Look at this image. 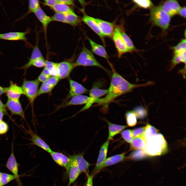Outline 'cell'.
<instances>
[{
  "label": "cell",
  "instance_id": "6da1fadb",
  "mask_svg": "<svg viewBox=\"0 0 186 186\" xmlns=\"http://www.w3.org/2000/svg\"><path fill=\"white\" fill-rule=\"evenodd\" d=\"M112 70V74L110 85L105 96L102 98L98 104L102 106L101 110L107 111L111 103L119 97L131 92L136 88L153 85V82L150 81L140 84L131 83L125 79L116 70L113 65L108 61Z\"/></svg>",
  "mask_w": 186,
  "mask_h": 186
},
{
  "label": "cell",
  "instance_id": "7a4b0ae2",
  "mask_svg": "<svg viewBox=\"0 0 186 186\" xmlns=\"http://www.w3.org/2000/svg\"><path fill=\"white\" fill-rule=\"evenodd\" d=\"M144 150L147 155H161L167 151V143L163 135L158 133L147 142Z\"/></svg>",
  "mask_w": 186,
  "mask_h": 186
},
{
  "label": "cell",
  "instance_id": "3957f363",
  "mask_svg": "<svg viewBox=\"0 0 186 186\" xmlns=\"http://www.w3.org/2000/svg\"><path fill=\"white\" fill-rule=\"evenodd\" d=\"M73 63L75 68L80 66H96L103 69L108 73H110L109 70L97 61L92 52L84 44L76 60Z\"/></svg>",
  "mask_w": 186,
  "mask_h": 186
},
{
  "label": "cell",
  "instance_id": "277c9868",
  "mask_svg": "<svg viewBox=\"0 0 186 186\" xmlns=\"http://www.w3.org/2000/svg\"><path fill=\"white\" fill-rule=\"evenodd\" d=\"M151 21L154 25L164 30L169 27L171 17L159 6L151 7L150 9Z\"/></svg>",
  "mask_w": 186,
  "mask_h": 186
},
{
  "label": "cell",
  "instance_id": "5b68a950",
  "mask_svg": "<svg viewBox=\"0 0 186 186\" xmlns=\"http://www.w3.org/2000/svg\"><path fill=\"white\" fill-rule=\"evenodd\" d=\"M40 82L37 79L24 80L21 88L24 94L27 98L32 106L37 97Z\"/></svg>",
  "mask_w": 186,
  "mask_h": 186
},
{
  "label": "cell",
  "instance_id": "8992f818",
  "mask_svg": "<svg viewBox=\"0 0 186 186\" xmlns=\"http://www.w3.org/2000/svg\"><path fill=\"white\" fill-rule=\"evenodd\" d=\"M112 37L119 58L123 54L129 52L122 37V29L120 27H115Z\"/></svg>",
  "mask_w": 186,
  "mask_h": 186
},
{
  "label": "cell",
  "instance_id": "52a82bcc",
  "mask_svg": "<svg viewBox=\"0 0 186 186\" xmlns=\"http://www.w3.org/2000/svg\"><path fill=\"white\" fill-rule=\"evenodd\" d=\"M108 91V89H103L94 86L89 92L90 100L88 103L81 109L82 111L89 108L94 103H98L101 100L100 97L106 95Z\"/></svg>",
  "mask_w": 186,
  "mask_h": 186
},
{
  "label": "cell",
  "instance_id": "ba28073f",
  "mask_svg": "<svg viewBox=\"0 0 186 186\" xmlns=\"http://www.w3.org/2000/svg\"><path fill=\"white\" fill-rule=\"evenodd\" d=\"M57 77L60 80L68 78L75 68L73 63L67 61L56 63Z\"/></svg>",
  "mask_w": 186,
  "mask_h": 186
},
{
  "label": "cell",
  "instance_id": "9c48e42d",
  "mask_svg": "<svg viewBox=\"0 0 186 186\" xmlns=\"http://www.w3.org/2000/svg\"><path fill=\"white\" fill-rule=\"evenodd\" d=\"M68 81L70 87L69 92L62 103L66 102L74 96L87 93L88 91L87 89L78 82L70 79Z\"/></svg>",
  "mask_w": 186,
  "mask_h": 186
},
{
  "label": "cell",
  "instance_id": "30bf717a",
  "mask_svg": "<svg viewBox=\"0 0 186 186\" xmlns=\"http://www.w3.org/2000/svg\"><path fill=\"white\" fill-rule=\"evenodd\" d=\"M109 142L107 140L101 147L95 166L92 173L94 175L102 169V166L107 158Z\"/></svg>",
  "mask_w": 186,
  "mask_h": 186
},
{
  "label": "cell",
  "instance_id": "8fae6325",
  "mask_svg": "<svg viewBox=\"0 0 186 186\" xmlns=\"http://www.w3.org/2000/svg\"><path fill=\"white\" fill-rule=\"evenodd\" d=\"M29 29L24 32H10L3 33H0V40L11 41H22L28 43L27 35L29 33Z\"/></svg>",
  "mask_w": 186,
  "mask_h": 186
},
{
  "label": "cell",
  "instance_id": "7c38bea8",
  "mask_svg": "<svg viewBox=\"0 0 186 186\" xmlns=\"http://www.w3.org/2000/svg\"><path fill=\"white\" fill-rule=\"evenodd\" d=\"M91 18L98 25L104 36L112 37L115 28L113 23L98 18Z\"/></svg>",
  "mask_w": 186,
  "mask_h": 186
},
{
  "label": "cell",
  "instance_id": "4fadbf2b",
  "mask_svg": "<svg viewBox=\"0 0 186 186\" xmlns=\"http://www.w3.org/2000/svg\"><path fill=\"white\" fill-rule=\"evenodd\" d=\"M5 106L12 115H18L25 119L24 111L19 99L13 100L8 99Z\"/></svg>",
  "mask_w": 186,
  "mask_h": 186
},
{
  "label": "cell",
  "instance_id": "5bb4252c",
  "mask_svg": "<svg viewBox=\"0 0 186 186\" xmlns=\"http://www.w3.org/2000/svg\"><path fill=\"white\" fill-rule=\"evenodd\" d=\"M34 13L42 25L46 42L47 28L49 24L52 21L51 18L46 13L41 7Z\"/></svg>",
  "mask_w": 186,
  "mask_h": 186
},
{
  "label": "cell",
  "instance_id": "9a60e30c",
  "mask_svg": "<svg viewBox=\"0 0 186 186\" xmlns=\"http://www.w3.org/2000/svg\"><path fill=\"white\" fill-rule=\"evenodd\" d=\"M89 100L90 97L87 96L82 95L75 96L71 98L68 101L64 103H61L58 106L54 112L61 108L69 106L86 104L89 102Z\"/></svg>",
  "mask_w": 186,
  "mask_h": 186
},
{
  "label": "cell",
  "instance_id": "2e32d148",
  "mask_svg": "<svg viewBox=\"0 0 186 186\" xmlns=\"http://www.w3.org/2000/svg\"><path fill=\"white\" fill-rule=\"evenodd\" d=\"M159 6L170 17L177 13L181 8L177 2L173 0L166 1Z\"/></svg>",
  "mask_w": 186,
  "mask_h": 186
},
{
  "label": "cell",
  "instance_id": "e0dca14e",
  "mask_svg": "<svg viewBox=\"0 0 186 186\" xmlns=\"http://www.w3.org/2000/svg\"><path fill=\"white\" fill-rule=\"evenodd\" d=\"M69 158L71 162L78 167L81 173L87 172L90 164L84 159L82 153L75 154Z\"/></svg>",
  "mask_w": 186,
  "mask_h": 186
},
{
  "label": "cell",
  "instance_id": "ac0fdd59",
  "mask_svg": "<svg viewBox=\"0 0 186 186\" xmlns=\"http://www.w3.org/2000/svg\"><path fill=\"white\" fill-rule=\"evenodd\" d=\"M36 44L33 48L31 57L29 61L24 65L18 68L23 69L26 71L29 68L32 66V63L35 60L39 58H43L38 45V35L37 33H36Z\"/></svg>",
  "mask_w": 186,
  "mask_h": 186
},
{
  "label": "cell",
  "instance_id": "d6986e66",
  "mask_svg": "<svg viewBox=\"0 0 186 186\" xmlns=\"http://www.w3.org/2000/svg\"><path fill=\"white\" fill-rule=\"evenodd\" d=\"M5 93L8 99L18 100L23 94L21 87L14 83L12 81H10V86L6 87Z\"/></svg>",
  "mask_w": 186,
  "mask_h": 186
},
{
  "label": "cell",
  "instance_id": "ffe728a7",
  "mask_svg": "<svg viewBox=\"0 0 186 186\" xmlns=\"http://www.w3.org/2000/svg\"><path fill=\"white\" fill-rule=\"evenodd\" d=\"M54 161L58 165L66 169L70 162V159L62 153L52 151L50 153Z\"/></svg>",
  "mask_w": 186,
  "mask_h": 186
},
{
  "label": "cell",
  "instance_id": "44dd1931",
  "mask_svg": "<svg viewBox=\"0 0 186 186\" xmlns=\"http://www.w3.org/2000/svg\"><path fill=\"white\" fill-rule=\"evenodd\" d=\"M27 132L30 135L33 144L50 153L52 150L49 146L37 135L29 129Z\"/></svg>",
  "mask_w": 186,
  "mask_h": 186
},
{
  "label": "cell",
  "instance_id": "7402d4cb",
  "mask_svg": "<svg viewBox=\"0 0 186 186\" xmlns=\"http://www.w3.org/2000/svg\"><path fill=\"white\" fill-rule=\"evenodd\" d=\"M13 143L12 144L11 154L6 162L5 166L13 174L16 176L19 180L18 174V164L14 155Z\"/></svg>",
  "mask_w": 186,
  "mask_h": 186
},
{
  "label": "cell",
  "instance_id": "603a6c76",
  "mask_svg": "<svg viewBox=\"0 0 186 186\" xmlns=\"http://www.w3.org/2000/svg\"><path fill=\"white\" fill-rule=\"evenodd\" d=\"M81 20L99 37L103 42H104V36L103 34L98 25L91 18V17L84 15Z\"/></svg>",
  "mask_w": 186,
  "mask_h": 186
},
{
  "label": "cell",
  "instance_id": "cb8c5ba5",
  "mask_svg": "<svg viewBox=\"0 0 186 186\" xmlns=\"http://www.w3.org/2000/svg\"><path fill=\"white\" fill-rule=\"evenodd\" d=\"M90 44L92 52L96 55L106 59L109 61V58L105 48L102 45L99 44L88 38Z\"/></svg>",
  "mask_w": 186,
  "mask_h": 186
},
{
  "label": "cell",
  "instance_id": "d4e9b609",
  "mask_svg": "<svg viewBox=\"0 0 186 186\" xmlns=\"http://www.w3.org/2000/svg\"><path fill=\"white\" fill-rule=\"evenodd\" d=\"M108 125L109 135L108 140H111L116 135L119 134L124 129L128 127L126 125H122L113 124L107 120H105Z\"/></svg>",
  "mask_w": 186,
  "mask_h": 186
},
{
  "label": "cell",
  "instance_id": "484cf974",
  "mask_svg": "<svg viewBox=\"0 0 186 186\" xmlns=\"http://www.w3.org/2000/svg\"><path fill=\"white\" fill-rule=\"evenodd\" d=\"M66 169L69 175V181L67 186H70L75 181L81 172L78 167L71 161Z\"/></svg>",
  "mask_w": 186,
  "mask_h": 186
},
{
  "label": "cell",
  "instance_id": "4316f807",
  "mask_svg": "<svg viewBox=\"0 0 186 186\" xmlns=\"http://www.w3.org/2000/svg\"><path fill=\"white\" fill-rule=\"evenodd\" d=\"M125 153H123L107 158L103 164L102 169L115 164L126 159Z\"/></svg>",
  "mask_w": 186,
  "mask_h": 186
},
{
  "label": "cell",
  "instance_id": "83f0119b",
  "mask_svg": "<svg viewBox=\"0 0 186 186\" xmlns=\"http://www.w3.org/2000/svg\"><path fill=\"white\" fill-rule=\"evenodd\" d=\"M146 143L143 137L134 138L130 143V149L131 150H144Z\"/></svg>",
  "mask_w": 186,
  "mask_h": 186
},
{
  "label": "cell",
  "instance_id": "f1b7e54d",
  "mask_svg": "<svg viewBox=\"0 0 186 186\" xmlns=\"http://www.w3.org/2000/svg\"><path fill=\"white\" fill-rule=\"evenodd\" d=\"M81 21V19L75 12L66 14L65 23L75 27Z\"/></svg>",
  "mask_w": 186,
  "mask_h": 186
},
{
  "label": "cell",
  "instance_id": "f546056e",
  "mask_svg": "<svg viewBox=\"0 0 186 186\" xmlns=\"http://www.w3.org/2000/svg\"><path fill=\"white\" fill-rule=\"evenodd\" d=\"M52 9L55 12L66 14L74 12L69 6L58 2Z\"/></svg>",
  "mask_w": 186,
  "mask_h": 186
},
{
  "label": "cell",
  "instance_id": "4dcf8cb0",
  "mask_svg": "<svg viewBox=\"0 0 186 186\" xmlns=\"http://www.w3.org/2000/svg\"><path fill=\"white\" fill-rule=\"evenodd\" d=\"M144 138L146 142L158 133V130L153 126L147 124L145 127Z\"/></svg>",
  "mask_w": 186,
  "mask_h": 186
},
{
  "label": "cell",
  "instance_id": "1f68e13d",
  "mask_svg": "<svg viewBox=\"0 0 186 186\" xmlns=\"http://www.w3.org/2000/svg\"><path fill=\"white\" fill-rule=\"evenodd\" d=\"M28 11L20 19H22L30 13L35 12L40 7V2L38 0H30L28 1Z\"/></svg>",
  "mask_w": 186,
  "mask_h": 186
},
{
  "label": "cell",
  "instance_id": "d6a6232c",
  "mask_svg": "<svg viewBox=\"0 0 186 186\" xmlns=\"http://www.w3.org/2000/svg\"><path fill=\"white\" fill-rule=\"evenodd\" d=\"M125 116L128 126L133 127L136 125V117L133 111L127 112Z\"/></svg>",
  "mask_w": 186,
  "mask_h": 186
},
{
  "label": "cell",
  "instance_id": "836d02e7",
  "mask_svg": "<svg viewBox=\"0 0 186 186\" xmlns=\"http://www.w3.org/2000/svg\"><path fill=\"white\" fill-rule=\"evenodd\" d=\"M146 155L143 149L136 150L133 151L126 159L137 160L142 159Z\"/></svg>",
  "mask_w": 186,
  "mask_h": 186
},
{
  "label": "cell",
  "instance_id": "e575fe53",
  "mask_svg": "<svg viewBox=\"0 0 186 186\" xmlns=\"http://www.w3.org/2000/svg\"><path fill=\"white\" fill-rule=\"evenodd\" d=\"M1 179L2 186L7 184L15 179L18 180L19 181L17 177L13 174L2 172L1 173Z\"/></svg>",
  "mask_w": 186,
  "mask_h": 186
},
{
  "label": "cell",
  "instance_id": "d590c367",
  "mask_svg": "<svg viewBox=\"0 0 186 186\" xmlns=\"http://www.w3.org/2000/svg\"><path fill=\"white\" fill-rule=\"evenodd\" d=\"M122 35L126 45L129 52L135 51L136 48L130 38L122 30Z\"/></svg>",
  "mask_w": 186,
  "mask_h": 186
},
{
  "label": "cell",
  "instance_id": "8d00e7d4",
  "mask_svg": "<svg viewBox=\"0 0 186 186\" xmlns=\"http://www.w3.org/2000/svg\"><path fill=\"white\" fill-rule=\"evenodd\" d=\"M53 88L46 81L42 83L38 89L37 97L42 94L50 93Z\"/></svg>",
  "mask_w": 186,
  "mask_h": 186
},
{
  "label": "cell",
  "instance_id": "74e56055",
  "mask_svg": "<svg viewBox=\"0 0 186 186\" xmlns=\"http://www.w3.org/2000/svg\"><path fill=\"white\" fill-rule=\"evenodd\" d=\"M56 63L46 60L45 67L49 71L51 75L57 77L56 68Z\"/></svg>",
  "mask_w": 186,
  "mask_h": 186
},
{
  "label": "cell",
  "instance_id": "f35d334b",
  "mask_svg": "<svg viewBox=\"0 0 186 186\" xmlns=\"http://www.w3.org/2000/svg\"><path fill=\"white\" fill-rule=\"evenodd\" d=\"M122 138L127 143H130L134 138L132 134V130L126 129L122 131L121 133Z\"/></svg>",
  "mask_w": 186,
  "mask_h": 186
},
{
  "label": "cell",
  "instance_id": "ab89813d",
  "mask_svg": "<svg viewBox=\"0 0 186 186\" xmlns=\"http://www.w3.org/2000/svg\"><path fill=\"white\" fill-rule=\"evenodd\" d=\"M133 1L138 6L144 9L150 7L153 5L152 2L149 0H133Z\"/></svg>",
  "mask_w": 186,
  "mask_h": 186
},
{
  "label": "cell",
  "instance_id": "60d3db41",
  "mask_svg": "<svg viewBox=\"0 0 186 186\" xmlns=\"http://www.w3.org/2000/svg\"><path fill=\"white\" fill-rule=\"evenodd\" d=\"M186 41L185 39L182 40L177 45L174 47L173 49L174 54H177L186 50Z\"/></svg>",
  "mask_w": 186,
  "mask_h": 186
},
{
  "label": "cell",
  "instance_id": "b9f144b4",
  "mask_svg": "<svg viewBox=\"0 0 186 186\" xmlns=\"http://www.w3.org/2000/svg\"><path fill=\"white\" fill-rule=\"evenodd\" d=\"M66 14L55 12L51 18L53 21L65 23Z\"/></svg>",
  "mask_w": 186,
  "mask_h": 186
},
{
  "label": "cell",
  "instance_id": "7bdbcfd3",
  "mask_svg": "<svg viewBox=\"0 0 186 186\" xmlns=\"http://www.w3.org/2000/svg\"><path fill=\"white\" fill-rule=\"evenodd\" d=\"M145 130V127H139L132 130L134 138L143 137Z\"/></svg>",
  "mask_w": 186,
  "mask_h": 186
},
{
  "label": "cell",
  "instance_id": "ee69618b",
  "mask_svg": "<svg viewBox=\"0 0 186 186\" xmlns=\"http://www.w3.org/2000/svg\"><path fill=\"white\" fill-rule=\"evenodd\" d=\"M133 111L136 117L140 118H144L146 114V111L145 109L141 107L136 108Z\"/></svg>",
  "mask_w": 186,
  "mask_h": 186
},
{
  "label": "cell",
  "instance_id": "f6af8a7d",
  "mask_svg": "<svg viewBox=\"0 0 186 186\" xmlns=\"http://www.w3.org/2000/svg\"><path fill=\"white\" fill-rule=\"evenodd\" d=\"M46 60L43 58H38L35 60L32 63V66H33L38 68L45 67Z\"/></svg>",
  "mask_w": 186,
  "mask_h": 186
},
{
  "label": "cell",
  "instance_id": "bcb514c9",
  "mask_svg": "<svg viewBox=\"0 0 186 186\" xmlns=\"http://www.w3.org/2000/svg\"><path fill=\"white\" fill-rule=\"evenodd\" d=\"M9 126L3 120L0 121V134H5L8 131Z\"/></svg>",
  "mask_w": 186,
  "mask_h": 186
},
{
  "label": "cell",
  "instance_id": "7dc6e473",
  "mask_svg": "<svg viewBox=\"0 0 186 186\" xmlns=\"http://www.w3.org/2000/svg\"><path fill=\"white\" fill-rule=\"evenodd\" d=\"M59 80L57 77L51 76H50L46 81L54 88L58 82Z\"/></svg>",
  "mask_w": 186,
  "mask_h": 186
},
{
  "label": "cell",
  "instance_id": "c3c4849f",
  "mask_svg": "<svg viewBox=\"0 0 186 186\" xmlns=\"http://www.w3.org/2000/svg\"><path fill=\"white\" fill-rule=\"evenodd\" d=\"M43 4L46 6L52 8L57 3V0H44Z\"/></svg>",
  "mask_w": 186,
  "mask_h": 186
},
{
  "label": "cell",
  "instance_id": "681fc988",
  "mask_svg": "<svg viewBox=\"0 0 186 186\" xmlns=\"http://www.w3.org/2000/svg\"><path fill=\"white\" fill-rule=\"evenodd\" d=\"M58 2L63 3L68 6H74V2L72 0H57Z\"/></svg>",
  "mask_w": 186,
  "mask_h": 186
},
{
  "label": "cell",
  "instance_id": "f907efd6",
  "mask_svg": "<svg viewBox=\"0 0 186 186\" xmlns=\"http://www.w3.org/2000/svg\"><path fill=\"white\" fill-rule=\"evenodd\" d=\"M50 77L41 73L37 79L40 82L43 83L45 82Z\"/></svg>",
  "mask_w": 186,
  "mask_h": 186
},
{
  "label": "cell",
  "instance_id": "816d5d0a",
  "mask_svg": "<svg viewBox=\"0 0 186 186\" xmlns=\"http://www.w3.org/2000/svg\"><path fill=\"white\" fill-rule=\"evenodd\" d=\"M87 176V179L86 186H93V181L94 176L92 174L89 175L86 173Z\"/></svg>",
  "mask_w": 186,
  "mask_h": 186
},
{
  "label": "cell",
  "instance_id": "f5cc1de1",
  "mask_svg": "<svg viewBox=\"0 0 186 186\" xmlns=\"http://www.w3.org/2000/svg\"><path fill=\"white\" fill-rule=\"evenodd\" d=\"M186 7L181 8L179 10L178 13L182 16L186 18Z\"/></svg>",
  "mask_w": 186,
  "mask_h": 186
},
{
  "label": "cell",
  "instance_id": "db71d44e",
  "mask_svg": "<svg viewBox=\"0 0 186 186\" xmlns=\"http://www.w3.org/2000/svg\"><path fill=\"white\" fill-rule=\"evenodd\" d=\"M0 111L4 112L6 114H7L5 105L4 104L0 99Z\"/></svg>",
  "mask_w": 186,
  "mask_h": 186
},
{
  "label": "cell",
  "instance_id": "11a10c76",
  "mask_svg": "<svg viewBox=\"0 0 186 186\" xmlns=\"http://www.w3.org/2000/svg\"><path fill=\"white\" fill-rule=\"evenodd\" d=\"M41 73L49 76H51L49 70L45 67L42 70Z\"/></svg>",
  "mask_w": 186,
  "mask_h": 186
},
{
  "label": "cell",
  "instance_id": "9f6ffc18",
  "mask_svg": "<svg viewBox=\"0 0 186 186\" xmlns=\"http://www.w3.org/2000/svg\"><path fill=\"white\" fill-rule=\"evenodd\" d=\"M6 88L0 86V96L5 93Z\"/></svg>",
  "mask_w": 186,
  "mask_h": 186
},
{
  "label": "cell",
  "instance_id": "6f0895ef",
  "mask_svg": "<svg viewBox=\"0 0 186 186\" xmlns=\"http://www.w3.org/2000/svg\"><path fill=\"white\" fill-rule=\"evenodd\" d=\"M4 114H6L4 112L0 111V121L2 120L3 116Z\"/></svg>",
  "mask_w": 186,
  "mask_h": 186
},
{
  "label": "cell",
  "instance_id": "680465c9",
  "mask_svg": "<svg viewBox=\"0 0 186 186\" xmlns=\"http://www.w3.org/2000/svg\"><path fill=\"white\" fill-rule=\"evenodd\" d=\"M1 172H0V186H2L1 183Z\"/></svg>",
  "mask_w": 186,
  "mask_h": 186
},
{
  "label": "cell",
  "instance_id": "91938a15",
  "mask_svg": "<svg viewBox=\"0 0 186 186\" xmlns=\"http://www.w3.org/2000/svg\"><path fill=\"white\" fill-rule=\"evenodd\" d=\"M73 186H76V184H74Z\"/></svg>",
  "mask_w": 186,
  "mask_h": 186
}]
</instances>
